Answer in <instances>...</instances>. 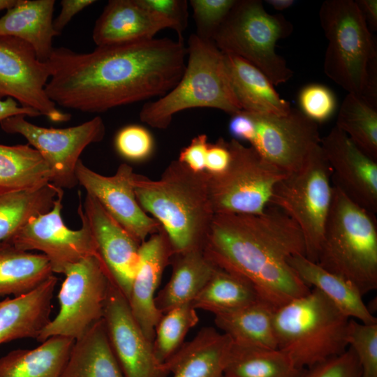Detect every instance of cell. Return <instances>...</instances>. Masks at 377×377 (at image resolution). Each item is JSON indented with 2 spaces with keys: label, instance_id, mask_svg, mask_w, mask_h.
Masks as SVG:
<instances>
[{
  "label": "cell",
  "instance_id": "obj_1",
  "mask_svg": "<svg viewBox=\"0 0 377 377\" xmlns=\"http://www.w3.org/2000/svg\"><path fill=\"white\" fill-rule=\"evenodd\" d=\"M186 61L184 40L168 38L97 46L90 52L54 47L45 91L61 107L101 113L164 96L179 82Z\"/></svg>",
  "mask_w": 377,
  "mask_h": 377
},
{
  "label": "cell",
  "instance_id": "obj_2",
  "mask_svg": "<svg viewBox=\"0 0 377 377\" xmlns=\"http://www.w3.org/2000/svg\"><path fill=\"white\" fill-rule=\"evenodd\" d=\"M202 251L216 267L248 280L274 309L311 290L288 262L305 256L302 233L277 207L260 214H214Z\"/></svg>",
  "mask_w": 377,
  "mask_h": 377
},
{
  "label": "cell",
  "instance_id": "obj_3",
  "mask_svg": "<svg viewBox=\"0 0 377 377\" xmlns=\"http://www.w3.org/2000/svg\"><path fill=\"white\" fill-rule=\"evenodd\" d=\"M133 186L139 205L158 222L174 254L202 249L214 216L207 172L175 160L158 179L135 173Z\"/></svg>",
  "mask_w": 377,
  "mask_h": 377
},
{
  "label": "cell",
  "instance_id": "obj_4",
  "mask_svg": "<svg viewBox=\"0 0 377 377\" xmlns=\"http://www.w3.org/2000/svg\"><path fill=\"white\" fill-rule=\"evenodd\" d=\"M318 16L327 40L325 75L348 94L376 105V43L355 1L326 0Z\"/></svg>",
  "mask_w": 377,
  "mask_h": 377
},
{
  "label": "cell",
  "instance_id": "obj_5",
  "mask_svg": "<svg viewBox=\"0 0 377 377\" xmlns=\"http://www.w3.org/2000/svg\"><path fill=\"white\" fill-rule=\"evenodd\" d=\"M186 59L177 84L164 96L142 105L141 121L165 129L176 113L188 109L214 108L230 115L242 110L231 87L224 54L213 41L191 34Z\"/></svg>",
  "mask_w": 377,
  "mask_h": 377
},
{
  "label": "cell",
  "instance_id": "obj_6",
  "mask_svg": "<svg viewBox=\"0 0 377 377\" xmlns=\"http://www.w3.org/2000/svg\"><path fill=\"white\" fill-rule=\"evenodd\" d=\"M352 283L364 296L377 288L375 214L333 185V197L317 262Z\"/></svg>",
  "mask_w": 377,
  "mask_h": 377
},
{
  "label": "cell",
  "instance_id": "obj_7",
  "mask_svg": "<svg viewBox=\"0 0 377 377\" xmlns=\"http://www.w3.org/2000/svg\"><path fill=\"white\" fill-rule=\"evenodd\" d=\"M349 319L313 288L275 309L277 348L298 369L309 368L346 350Z\"/></svg>",
  "mask_w": 377,
  "mask_h": 377
},
{
  "label": "cell",
  "instance_id": "obj_8",
  "mask_svg": "<svg viewBox=\"0 0 377 377\" xmlns=\"http://www.w3.org/2000/svg\"><path fill=\"white\" fill-rule=\"evenodd\" d=\"M293 31L289 20L281 14L268 13L260 0H237L213 42L223 53L256 66L276 86L293 75L286 59L276 51L277 41Z\"/></svg>",
  "mask_w": 377,
  "mask_h": 377
},
{
  "label": "cell",
  "instance_id": "obj_9",
  "mask_svg": "<svg viewBox=\"0 0 377 377\" xmlns=\"http://www.w3.org/2000/svg\"><path fill=\"white\" fill-rule=\"evenodd\" d=\"M332 197L331 170L319 145L298 170L276 184L268 205L279 208L297 225L304 237L305 256L315 263Z\"/></svg>",
  "mask_w": 377,
  "mask_h": 377
},
{
  "label": "cell",
  "instance_id": "obj_10",
  "mask_svg": "<svg viewBox=\"0 0 377 377\" xmlns=\"http://www.w3.org/2000/svg\"><path fill=\"white\" fill-rule=\"evenodd\" d=\"M230 162L216 175L208 174L209 195L214 214H263L276 184L288 174L265 159L252 147L231 138Z\"/></svg>",
  "mask_w": 377,
  "mask_h": 377
},
{
  "label": "cell",
  "instance_id": "obj_11",
  "mask_svg": "<svg viewBox=\"0 0 377 377\" xmlns=\"http://www.w3.org/2000/svg\"><path fill=\"white\" fill-rule=\"evenodd\" d=\"M58 293L59 309L36 340L61 336L76 340L103 318L112 282L101 258L89 256L69 267Z\"/></svg>",
  "mask_w": 377,
  "mask_h": 377
},
{
  "label": "cell",
  "instance_id": "obj_12",
  "mask_svg": "<svg viewBox=\"0 0 377 377\" xmlns=\"http://www.w3.org/2000/svg\"><path fill=\"white\" fill-rule=\"evenodd\" d=\"M18 114L0 121L1 129L20 134L36 149L47 164L50 183L61 188H73L77 184L75 168L80 156L90 144L102 141L105 134L103 119L96 116L80 125L66 128H45Z\"/></svg>",
  "mask_w": 377,
  "mask_h": 377
},
{
  "label": "cell",
  "instance_id": "obj_13",
  "mask_svg": "<svg viewBox=\"0 0 377 377\" xmlns=\"http://www.w3.org/2000/svg\"><path fill=\"white\" fill-rule=\"evenodd\" d=\"M63 197L64 189L58 187L52 208L30 219L6 242L22 251H42L53 273L64 274L69 267L83 258L99 255L81 202L77 208L81 228L74 230L64 224L61 214Z\"/></svg>",
  "mask_w": 377,
  "mask_h": 377
},
{
  "label": "cell",
  "instance_id": "obj_14",
  "mask_svg": "<svg viewBox=\"0 0 377 377\" xmlns=\"http://www.w3.org/2000/svg\"><path fill=\"white\" fill-rule=\"evenodd\" d=\"M51 76L47 62L41 61L28 43L12 36H0V99H15L53 122L71 119L69 113L57 108L45 91Z\"/></svg>",
  "mask_w": 377,
  "mask_h": 377
},
{
  "label": "cell",
  "instance_id": "obj_15",
  "mask_svg": "<svg viewBox=\"0 0 377 377\" xmlns=\"http://www.w3.org/2000/svg\"><path fill=\"white\" fill-rule=\"evenodd\" d=\"M248 113L253 123L251 147L286 174L298 170L320 143L318 124L299 109L283 115Z\"/></svg>",
  "mask_w": 377,
  "mask_h": 377
},
{
  "label": "cell",
  "instance_id": "obj_16",
  "mask_svg": "<svg viewBox=\"0 0 377 377\" xmlns=\"http://www.w3.org/2000/svg\"><path fill=\"white\" fill-rule=\"evenodd\" d=\"M103 319L107 335L124 377H167L169 374L156 359L152 342L135 320L127 299L112 282Z\"/></svg>",
  "mask_w": 377,
  "mask_h": 377
},
{
  "label": "cell",
  "instance_id": "obj_17",
  "mask_svg": "<svg viewBox=\"0 0 377 377\" xmlns=\"http://www.w3.org/2000/svg\"><path fill=\"white\" fill-rule=\"evenodd\" d=\"M135 172L131 166L121 164L112 176H104L87 167L80 159L75 175L87 193L97 200L104 209L138 242L141 244L157 232L161 226L139 205L134 191Z\"/></svg>",
  "mask_w": 377,
  "mask_h": 377
},
{
  "label": "cell",
  "instance_id": "obj_18",
  "mask_svg": "<svg viewBox=\"0 0 377 377\" xmlns=\"http://www.w3.org/2000/svg\"><path fill=\"white\" fill-rule=\"evenodd\" d=\"M333 185L368 212H377V161L334 126L320 143Z\"/></svg>",
  "mask_w": 377,
  "mask_h": 377
},
{
  "label": "cell",
  "instance_id": "obj_19",
  "mask_svg": "<svg viewBox=\"0 0 377 377\" xmlns=\"http://www.w3.org/2000/svg\"><path fill=\"white\" fill-rule=\"evenodd\" d=\"M82 207L98 255L112 282L128 300L138 264L140 244L93 196L87 193Z\"/></svg>",
  "mask_w": 377,
  "mask_h": 377
},
{
  "label": "cell",
  "instance_id": "obj_20",
  "mask_svg": "<svg viewBox=\"0 0 377 377\" xmlns=\"http://www.w3.org/2000/svg\"><path fill=\"white\" fill-rule=\"evenodd\" d=\"M173 254L169 239L161 227L139 248L138 264L128 302L135 320L151 342L156 326L163 315L155 304L156 292Z\"/></svg>",
  "mask_w": 377,
  "mask_h": 377
},
{
  "label": "cell",
  "instance_id": "obj_21",
  "mask_svg": "<svg viewBox=\"0 0 377 377\" xmlns=\"http://www.w3.org/2000/svg\"><path fill=\"white\" fill-rule=\"evenodd\" d=\"M167 24L142 6L138 0H111L97 19L92 33L96 46L154 38Z\"/></svg>",
  "mask_w": 377,
  "mask_h": 377
},
{
  "label": "cell",
  "instance_id": "obj_22",
  "mask_svg": "<svg viewBox=\"0 0 377 377\" xmlns=\"http://www.w3.org/2000/svg\"><path fill=\"white\" fill-rule=\"evenodd\" d=\"M57 278L53 275L31 292L0 301V345L38 337L49 323Z\"/></svg>",
  "mask_w": 377,
  "mask_h": 377
},
{
  "label": "cell",
  "instance_id": "obj_23",
  "mask_svg": "<svg viewBox=\"0 0 377 377\" xmlns=\"http://www.w3.org/2000/svg\"><path fill=\"white\" fill-rule=\"evenodd\" d=\"M231 339L212 327L202 328L164 364L172 377H225Z\"/></svg>",
  "mask_w": 377,
  "mask_h": 377
},
{
  "label": "cell",
  "instance_id": "obj_24",
  "mask_svg": "<svg viewBox=\"0 0 377 377\" xmlns=\"http://www.w3.org/2000/svg\"><path fill=\"white\" fill-rule=\"evenodd\" d=\"M54 0H17L0 17V36H12L32 46L38 58L47 62L59 36L53 27Z\"/></svg>",
  "mask_w": 377,
  "mask_h": 377
},
{
  "label": "cell",
  "instance_id": "obj_25",
  "mask_svg": "<svg viewBox=\"0 0 377 377\" xmlns=\"http://www.w3.org/2000/svg\"><path fill=\"white\" fill-rule=\"evenodd\" d=\"M223 54L231 87L242 110L261 115H283L290 112V103L279 96L261 71L237 56Z\"/></svg>",
  "mask_w": 377,
  "mask_h": 377
},
{
  "label": "cell",
  "instance_id": "obj_26",
  "mask_svg": "<svg viewBox=\"0 0 377 377\" xmlns=\"http://www.w3.org/2000/svg\"><path fill=\"white\" fill-rule=\"evenodd\" d=\"M288 262L307 286L320 290L345 316L362 323H377L364 303L363 296L352 283L327 271L302 254L290 257Z\"/></svg>",
  "mask_w": 377,
  "mask_h": 377
},
{
  "label": "cell",
  "instance_id": "obj_27",
  "mask_svg": "<svg viewBox=\"0 0 377 377\" xmlns=\"http://www.w3.org/2000/svg\"><path fill=\"white\" fill-rule=\"evenodd\" d=\"M170 265V278L155 297L156 306L162 313L192 302L216 269L202 249L175 253Z\"/></svg>",
  "mask_w": 377,
  "mask_h": 377
},
{
  "label": "cell",
  "instance_id": "obj_28",
  "mask_svg": "<svg viewBox=\"0 0 377 377\" xmlns=\"http://www.w3.org/2000/svg\"><path fill=\"white\" fill-rule=\"evenodd\" d=\"M59 377H124L103 318L75 340Z\"/></svg>",
  "mask_w": 377,
  "mask_h": 377
},
{
  "label": "cell",
  "instance_id": "obj_29",
  "mask_svg": "<svg viewBox=\"0 0 377 377\" xmlns=\"http://www.w3.org/2000/svg\"><path fill=\"white\" fill-rule=\"evenodd\" d=\"M74 341L55 336L34 349L13 350L0 358V377H59Z\"/></svg>",
  "mask_w": 377,
  "mask_h": 377
},
{
  "label": "cell",
  "instance_id": "obj_30",
  "mask_svg": "<svg viewBox=\"0 0 377 377\" xmlns=\"http://www.w3.org/2000/svg\"><path fill=\"white\" fill-rule=\"evenodd\" d=\"M274 311L260 300L239 309L214 315V323L234 343L276 349Z\"/></svg>",
  "mask_w": 377,
  "mask_h": 377
},
{
  "label": "cell",
  "instance_id": "obj_31",
  "mask_svg": "<svg viewBox=\"0 0 377 377\" xmlns=\"http://www.w3.org/2000/svg\"><path fill=\"white\" fill-rule=\"evenodd\" d=\"M53 275L49 260L43 253L0 242V297L27 294Z\"/></svg>",
  "mask_w": 377,
  "mask_h": 377
},
{
  "label": "cell",
  "instance_id": "obj_32",
  "mask_svg": "<svg viewBox=\"0 0 377 377\" xmlns=\"http://www.w3.org/2000/svg\"><path fill=\"white\" fill-rule=\"evenodd\" d=\"M50 179L47 164L29 144L0 145V194L38 189Z\"/></svg>",
  "mask_w": 377,
  "mask_h": 377
},
{
  "label": "cell",
  "instance_id": "obj_33",
  "mask_svg": "<svg viewBox=\"0 0 377 377\" xmlns=\"http://www.w3.org/2000/svg\"><path fill=\"white\" fill-rule=\"evenodd\" d=\"M281 350L232 342L227 357L225 377H300L302 371Z\"/></svg>",
  "mask_w": 377,
  "mask_h": 377
},
{
  "label": "cell",
  "instance_id": "obj_34",
  "mask_svg": "<svg viewBox=\"0 0 377 377\" xmlns=\"http://www.w3.org/2000/svg\"><path fill=\"white\" fill-rule=\"evenodd\" d=\"M260 300L255 288L248 280L216 267L191 304L196 310L216 315L239 309Z\"/></svg>",
  "mask_w": 377,
  "mask_h": 377
},
{
  "label": "cell",
  "instance_id": "obj_35",
  "mask_svg": "<svg viewBox=\"0 0 377 377\" xmlns=\"http://www.w3.org/2000/svg\"><path fill=\"white\" fill-rule=\"evenodd\" d=\"M57 188L49 183L38 189L0 194V242L13 237L32 218L49 212Z\"/></svg>",
  "mask_w": 377,
  "mask_h": 377
},
{
  "label": "cell",
  "instance_id": "obj_36",
  "mask_svg": "<svg viewBox=\"0 0 377 377\" xmlns=\"http://www.w3.org/2000/svg\"><path fill=\"white\" fill-rule=\"evenodd\" d=\"M367 100L347 94L340 107L337 126L365 154L377 161V110Z\"/></svg>",
  "mask_w": 377,
  "mask_h": 377
},
{
  "label": "cell",
  "instance_id": "obj_37",
  "mask_svg": "<svg viewBox=\"0 0 377 377\" xmlns=\"http://www.w3.org/2000/svg\"><path fill=\"white\" fill-rule=\"evenodd\" d=\"M196 311L188 302L163 313L156 326L152 342L155 356L161 364H163L182 346L188 331L198 324Z\"/></svg>",
  "mask_w": 377,
  "mask_h": 377
},
{
  "label": "cell",
  "instance_id": "obj_38",
  "mask_svg": "<svg viewBox=\"0 0 377 377\" xmlns=\"http://www.w3.org/2000/svg\"><path fill=\"white\" fill-rule=\"evenodd\" d=\"M347 342L356 355L361 377H377V323L367 324L350 318Z\"/></svg>",
  "mask_w": 377,
  "mask_h": 377
},
{
  "label": "cell",
  "instance_id": "obj_39",
  "mask_svg": "<svg viewBox=\"0 0 377 377\" xmlns=\"http://www.w3.org/2000/svg\"><path fill=\"white\" fill-rule=\"evenodd\" d=\"M237 0H190L195 34L200 38L213 41L220 27L226 20Z\"/></svg>",
  "mask_w": 377,
  "mask_h": 377
},
{
  "label": "cell",
  "instance_id": "obj_40",
  "mask_svg": "<svg viewBox=\"0 0 377 377\" xmlns=\"http://www.w3.org/2000/svg\"><path fill=\"white\" fill-rule=\"evenodd\" d=\"M300 110L318 124L330 119L337 109V98L333 91L320 84L303 87L298 94Z\"/></svg>",
  "mask_w": 377,
  "mask_h": 377
},
{
  "label": "cell",
  "instance_id": "obj_41",
  "mask_svg": "<svg viewBox=\"0 0 377 377\" xmlns=\"http://www.w3.org/2000/svg\"><path fill=\"white\" fill-rule=\"evenodd\" d=\"M114 145L121 156L133 161L147 159L154 147L151 133L145 127L136 124L126 126L119 131Z\"/></svg>",
  "mask_w": 377,
  "mask_h": 377
},
{
  "label": "cell",
  "instance_id": "obj_42",
  "mask_svg": "<svg viewBox=\"0 0 377 377\" xmlns=\"http://www.w3.org/2000/svg\"><path fill=\"white\" fill-rule=\"evenodd\" d=\"M145 8L165 22L175 31L178 39L184 40L188 25V1L186 0H138Z\"/></svg>",
  "mask_w": 377,
  "mask_h": 377
},
{
  "label": "cell",
  "instance_id": "obj_43",
  "mask_svg": "<svg viewBox=\"0 0 377 377\" xmlns=\"http://www.w3.org/2000/svg\"><path fill=\"white\" fill-rule=\"evenodd\" d=\"M361 369L353 350H346L309 368L300 377H361Z\"/></svg>",
  "mask_w": 377,
  "mask_h": 377
},
{
  "label": "cell",
  "instance_id": "obj_44",
  "mask_svg": "<svg viewBox=\"0 0 377 377\" xmlns=\"http://www.w3.org/2000/svg\"><path fill=\"white\" fill-rule=\"evenodd\" d=\"M208 145L207 135L199 134L181 150L177 160L193 172H204Z\"/></svg>",
  "mask_w": 377,
  "mask_h": 377
},
{
  "label": "cell",
  "instance_id": "obj_45",
  "mask_svg": "<svg viewBox=\"0 0 377 377\" xmlns=\"http://www.w3.org/2000/svg\"><path fill=\"white\" fill-rule=\"evenodd\" d=\"M230 151L228 141L219 138L214 143H209L205 161V172L211 175L224 172L230 162Z\"/></svg>",
  "mask_w": 377,
  "mask_h": 377
},
{
  "label": "cell",
  "instance_id": "obj_46",
  "mask_svg": "<svg viewBox=\"0 0 377 377\" xmlns=\"http://www.w3.org/2000/svg\"><path fill=\"white\" fill-rule=\"evenodd\" d=\"M230 116L228 131L232 138L250 142L253 135V123L250 114L241 110Z\"/></svg>",
  "mask_w": 377,
  "mask_h": 377
},
{
  "label": "cell",
  "instance_id": "obj_47",
  "mask_svg": "<svg viewBox=\"0 0 377 377\" xmlns=\"http://www.w3.org/2000/svg\"><path fill=\"white\" fill-rule=\"evenodd\" d=\"M94 0H62L59 15L53 20V27L56 31H61L68 24L71 19L81 10L93 4Z\"/></svg>",
  "mask_w": 377,
  "mask_h": 377
},
{
  "label": "cell",
  "instance_id": "obj_48",
  "mask_svg": "<svg viewBox=\"0 0 377 377\" xmlns=\"http://www.w3.org/2000/svg\"><path fill=\"white\" fill-rule=\"evenodd\" d=\"M18 114H24L31 117L41 115L36 110L21 106L12 98H6L5 100L0 99V121Z\"/></svg>",
  "mask_w": 377,
  "mask_h": 377
},
{
  "label": "cell",
  "instance_id": "obj_49",
  "mask_svg": "<svg viewBox=\"0 0 377 377\" xmlns=\"http://www.w3.org/2000/svg\"><path fill=\"white\" fill-rule=\"evenodd\" d=\"M369 30H377V1L376 0H356L355 1Z\"/></svg>",
  "mask_w": 377,
  "mask_h": 377
},
{
  "label": "cell",
  "instance_id": "obj_50",
  "mask_svg": "<svg viewBox=\"0 0 377 377\" xmlns=\"http://www.w3.org/2000/svg\"><path fill=\"white\" fill-rule=\"evenodd\" d=\"M266 2L279 11L289 8L295 3L294 0H267Z\"/></svg>",
  "mask_w": 377,
  "mask_h": 377
},
{
  "label": "cell",
  "instance_id": "obj_51",
  "mask_svg": "<svg viewBox=\"0 0 377 377\" xmlns=\"http://www.w3.org/2000/svg\"><path fill=\"white\" fill-rule=\"evenodd\" d=\"M17 2V0H0V12L10 8Z\"/></svg>",
  "mask_w": 377,
  "mask_h": 377
}]
</instances>
